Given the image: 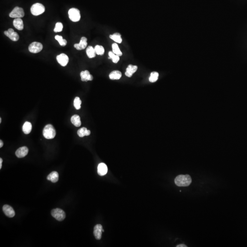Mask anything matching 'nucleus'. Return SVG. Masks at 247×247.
Masks as SVG:
<instances>
[{
  "mask_svg": "<svg viewBox=\"0 0 247 247\" xmlns=\"http://www.w3.org/2000/svg\"><path fill=\"white\" fill-rule=\"evenodd\" d=\"M174 182L178 186H188L191 183V178L188 174L179 175L175 179Z\"/></svg>",
  "mask_w": 247,
  "mask_h": 247,
  "instance_id": "f257e3e1",
  "label": "nucleus"
},
{
  "mask_svg": "<svg viewBox=\"0 0 247 247\" xmlns=\"http://www.w3.org/2000/svg\"><path fill=\"white\" fill-rule=\"evenodd\" d=\"M43 134L45 138L47 139H52L56 136V130L52 125L49 124L45 126L43 130Z\"/></svg>",
  "mask_w": 247,
  "mask_h": 247,
  "instance_id": "f03ea898",
  "label": "nucleus"
},
{
  "mask_svg": "<svg viewBox=\"0 0 247 247\" xmlns=\"http://www.w3.org/2000/svg\"><path fill=\"white\" fill-rule=\"evenodd\" d=\"M45 7L41 3H36L31 6V13L34 16H37L42 14L45 12Z\"/></svg>",
  "mask_w": 247,
  "mask_h": 247,
  "instance_id": "7ed1b4c3",
  "label": "nucleus"
},
{
  "mask_svg": "<svg viewBox=\"0 0 247 247\" xmlns=\"http://www.w3.org/2000/svg\"><path fill=\"white\" fill-rule=\"evenodd\" d=\"M68 15L70 20L74 22L79 21L81 18L80 11L75 8H72L69 10Z\"/></svg>",
  "mask_w": 247,
  "mask_h": 247,
  "instance_id": "20e7f679",
  "label": "nucleus"
},
{
  "mask_svg": "<svg viewBox=\"0 0 247 247\" xmlns=\"http://www.w3.org/2000/svg\"><path fill=\"white\" fill-rule=\"evenodd\" d=\"M51 215L53 217L59 221L64 220L66 216V213L64 211L59 208H57L52 210Z\"/></svg>",
  "mask_w": 247,
  "mask_h": 247,
  "instance_id": "39448f33",
  "label": "nucleus"
},
{
  "mask_svg": "<svg viewBox=\"0 0 247 247\" xmlns=\"http://www.w3.org/2000/svg\"><path fill=\"white\" fill-rule=\"evenodd\" d=\"M24 16V9L18 6H16L9 14V17L12 18H21Z\"/></svg>",
  "mask_w": 247,
  "mask_h": 247,
  "instance_id": "423d86ee",
  "label": "nucleus"
},
{
  "mask_svg": "<svg viewBox=\"0 0 247 247\" xmlns=\"http://www.w3.org/2000/svg\"><path fill=\"white\" fill-rule=\"evenodd\" d=\"M43 48V45L41 43L38 42H33L29 45V52L32 53L36 54L40 52Z\"/></svg>",
  "mask_w": 247,
  "mask_h": 247,
  "instance_id": "0eeeda50",
  "label": "nucleus"
},
{
  "mask_svg": "<svg viewBox=\"0 0 247 247\" xmlns=\"http://www.w3.org/2000/svg\"><path fill=\"white\" fill-rule=\"evenodd\" d=\"M4 34L13 41H17L19 40V35L13 29H9L7 31H4Z\"/></svg>",
  "mask_w": 247,
  "mask_h": 247,
  "instance_id": "6e6552de",
  "label": "nucleus"
},
{
  "mask_svg": "<svg viewBox=\"0 0 247 247\" xmlns=\"http://www.w3.org/2000/svg\"><path fill=\"white\" fill-rule=\"evenodd\" d=\"M57 60L61 66H65L68 64L69 59L66 54L62 53L57 56Z\"/></svg>",
  "mask_w": 247,
  "mask_h": 247,
  "instance_id": "1a4fd4ad",
  "label": "nucleus"
},
{
  "mask_svg": "<svg viewBox=\"0 0 247 247\" xmlns=\"http://www.w3.org/2000/svg\"><path fill=\"white\" fill-rule=\"evenodd\" d=\"M2 210L4 214L8 217L11 218L15 216V211L11 206H9L8 204H5L3 206Z\"/></svg>",
  "mask_w": 247,
  "mask_h": 247,
  "instance_id": "9d476101",
  "label": "nucleus"
},
{
  "mask_svg": "<svg viewBox=\"0 0 247 247\" xmlns=\"http://www.w3.org/2000/svg\"><path fill=\"white\" fill-rule=\"evenodd\" d=\"M87 45V38L85 37H82L81 38L80 43L79 44H75L74 46L77 50H81L85 49Z\"/></svg>",
  "mask_w": 247,
  "mask_h": 247,
  "instance_id": "9b49d317",
  "label": "nucleus"
},
{
  "mask_svg": "<svg viewBox=\"0 0 247 247\" xmlns=\"http://www.w3.org/2000/svg\"><path fill=\"white\" fill-rule=\"evenodd\" d=\"M29 152V149L26 147H22L18 148L17 150L16 151V155L17 158H22L25 157Z\"/></svg>",
  "mask_w": 247,
  "mask_h": 247,
  "instance_id": "f8f14e48",
  "label": "nucleus"
},
{
  "mask_svg": "<svg viewBox=\"0 0 247 247\" xmlns=\"http://www.w3.org/2000/svg\"><path fill=\"white\" fill-rule=\"evenodd\" d=\"M103 227L101 224H97L94 227L93 234L96 239L100 240L101 239Z\"/></svg>",
  "mask_w": 247,
  "mask_h": 247,
  "instance_id": "ddd939ff",
  "label": "nucleus"
},
{
  "mask_svg": "<svg viewBox=\"0 0 247 247\" xmlns=\"http://www.w3.org/2000/svg\"><path fill=\"white\" fill-rule=\"evenodd\" d=\"M138 66L134 65H129L126 69L125 75L128 77H131L133 74L136 72L137 70Z\"/></svg>",
  "mask_w": 247,
  "mask_h": 247,
  "instance_id": "4468645a",
  "label": "nucleus"
},
{
  "mask_svg": "<svg viewBox=\"0 0 247 247\" xmlns=\"http://www.w3.org/2000/svg\"><path fill=\"white\" fill-rule=\"evenodd\" d=\"M81 80L83 82H87L89 81H92L93 80V76L90 73L89 70H85L82 71L80 73Z\"/></svg>",
  "mask_w": 247,
  "mask_h": 247,
  "instance_id": "2eb2a0df",
  "label": "nucleus"
},
{
  "mask_svg": "<svg viewBox=\"0 0 247 247\" xmlns=\"http://www.w3.org/2000/svg\"><path fill=\"white\" fill-rule=\"evenodd\" d=\"M108 167L105 163H100L98 167V173L100 176H104L107 173Z\"/></svg>",
  "mask_w": 247,
  "mask_h": 247,
  "instance_id": "dca6fc26",
  "label": "nucleus"
},
{
  "mask_svg": "<svg viewBox=\"0 0 247 247\" xmlns=\"http://www.w3.org/2000/svg\"><path fill=\"white\" fill-rule=\"evenodd\" d=\"M14 27L18 30H22L24 28V22L21 18H16L13 22Z\"/></svg>",
  "mask_w": 247,
  "mask_h": 247,
  "instance_id": "f3484780",
  "label": "nucleus"
},
{
  "mask_svg": "<svg viewBox=\"0 0 247 247\" xmlns=\"http://www.w3.org/2000/svg\"><path fill=\"white\" fill-rule=\"evenodd\" d=\"M47 179L54 183L57 182L59 179V174L57 172H52L47 176Z\"/></svg>",
  "mask_w": 247,
  "mask_h": 247,
  "instance_id": "a211bd4d",
  "label": "nucleus"
},
{
  "mask_svg": "<svg viewBox=\"0 0 247 247\" xmlns=\"http://www.w3.org/2000/svg\"><path fill=\"white\" fill-rule=\"evenodd\" d=\"M122 77V73L119 70H114L110 74L109 77L111 80H119Z\"/></svg>",
  "mask_w": 247,
  "mask_h": 247,
  "instance_id": "6ab92c4d",
  "label": "nucleus"
},
{
  "mask_svg": "<svg viewBox=\"0 0 247 247\" xmlns=\"http://www.w3.org/2000/svg\"><path fill=\"white\" fill-rule=\"evenodd\" d=\"M32 126L31 123L26 121L22 126V131L25 134H29L32 130Z\"/></svg>",
  "mask_w": 247,
  "mask_h": 247,
  "instance_id": "aec40b11",
  "label": "nucleus"
},
{
  "mask_svg": "<svg viewBox=\"0 0 247 247\" xmlns=\"http://www.w3.org/2000/svg\"><path fill=\"white\" fill-rule=\"evenodd\" d=\"M91 131L85 127H82L77 131V134L80 137H83L85 136H89L90 135Z\"/></svg>",
  "mask_w": 247,
  "mask_h": 247,
  "instance_id": "412c9836",
  "label": "nucleus"
},
{
  "mask_svg": "<svg viewBox=\"0 0 247 247\" xmlns=\"http://www.w3.org/2000/svg\"><path fill=\"white\" fill-rule=\"evenodd\" d=\"M110 38L114 41L116 43L121 44L122 42L121 35L119 33H115L113 34L110 35Z\"/></svg>",
  "mask_w": 247,
  "mask_h": 247,
  "instance_id": "4be33fe9",
  "label": "nucleus"
},
{
  "mask_svg": "<svg viewBox=\"0 0 247 247\" xmlns=\"http://www.w3.org/2000/svg\"><path fill=\"white\" fill-rule=\"evenodd\" d=\"M71 122L75 126L79 127L81 126V119L79 115L75 114L72 116L71 118Z\"/></svg>",
  "mask_w": 247,
  "mask_h": 247,
  "instance_id": "5701e85b",
  "label": "nucleus"
},
{
  "mask_svg": "<svg viewBox=\"0 0 247 247\" xmlns=\"http://www.w3.org/2000/svg\"><path fill=\"white\" fill-rule=\"evenodd\" d=\"M86 53L87 57L89 58H93L96 57V52L94 48L92 46H89L86 49Z\"/></svg>",
  "mask_w": 247,
  "mask_h": 247,
  "instance_id": "b1692460",
  "label": "nucleus"
},
{
  "mask_svg": "<svg viewBox=\"0 0 247 247\" xmlns=\"http://www.w3.org/2000/svg\"><path fill=\"white\" fill-rule=\"evenodd\" d=\"M109 59H111L114 63H117L120 60L119 56L116 55L113 51H110L109 53Z\"/></svg>",
  "mask_w": 247,
  "mask_h": 247,
  "instance_id": "393cba45",
  "label": "nucleus"
},
{
  "mask_svg": "<svg viewBox=\"0 0 247 247\" xmlns=\"http://www.w3.org/2000/svg\"><path fill=\"white\" fill-rule=\"evenodd\" d=\"M112 48L113 52L116 55H118L119 57H121L122 55V53L119 49L118 45H117V43H113L112 45Z\"/></svg>",
  "mask_w": 247,
  "mask_h": 247,
  "instance_id": "a878e982",
  "label": "nucleus"
},
{
  "mask_svg": "<svg viewBox=\"0 0 247 247\" xmlns=\"http://www.w3.org/2000/svg\"><path fill=\"white\" fill-rule=\"evenodd\" d=\"M94 49H95L96 54H98V55L103 56L105 53V49L103 48V46H102V45H97L95 46Z\"/></svg>",
  "mask_w": 247,
  "mask_h": 247,
  "instance_id": "bb28decb",
  "label": "nucleus"
},
{
  "mask_svg": "<svg viewBox=\"0 0 247 247\" xmlns=\"http://www.w3.org/2000/svg\"><path fill=\"white\" fill-rule=\"evenodd\" d=\"M159 74L156 71H154L151 73L150 77H149V80L151 82H155L158 80Z\"/></svg>",
  "mask_w": 247,
  "mask_h": 247,
  "instance_id": "cd10ccee",
  "label": "nucleus"
},
{
  "mask_svg": "<svg viewBox=\"0 0 247 247\" xmlns=\"http://www.w3.org/2000/svg\"><path fill=\"white\" fill-rule=\"evenodd\" d=\"M55 39L57 40L59 42V44L61 46H65L67 44V41L65 39H63V37L60 35H56L55 36Z\"/></svg>",
  "mask_w": 247,
  "mask_h": 247,
  "instance_id": "c85d7f7f",
  "label": "nucleus"
},
{
  "mask_svg": "<svg viewBox=\"0 0 247 247\" xmlns=\"http://www.w3.org/2000/svg\"><path fill=\"white\" fill-rule=\"evenodd\" d=\"M82 101L79 97H76L74 101V106L75 108L77 110H80L81 109Z\"/></svg>",
  "mask_w": 247,
  "mask_h": 247,
  "instance_id": "c756f323",
  "label": "nucleus"
},
{
  "mask_svg": "<svg viewBox=\"0 0 247 247\" xmlns=\"http://www.w3.org/2000/svg\"><path fill=\"white\" fill-rule=\"evenodd\" d=\"M63 26L61 22H57L56 24V26L54 28V32L57 33V32H61L63 29Z\"/></svg>",
  "mask_w": 247,
  "mask_h": 247,
  "instance_id": "7c9ffc66",
  "label": "nucleus"
},
{
  "mask_svg": "<svg viewBox=\"0 0 247 247\" xmlns=\"http://www.w3.org/2000/svg\"><path fill=\"white\" fill-rule=\"evenodd\" d=\"M2 159L1 158H0V170L1 169V167H2Z\"/></svg>",
  "mask_w": 247,
  "mask_h": 247,
  "instance_id": "2f4dec72",
  "label": "nucleus"
},
{
  "mask_svg": "<svg viewBox=\"0 0 247 247\" xmlns=\"http://www.w3.org/2000/svg\"><path fill=\"white\" fill-rule=\"evenodd\" d=\"M177 247H187V246L184 244H180V245H177Z\"/></svg>",
  "mask_w": 247,
  "mask_h": 247,
  "instance_id": "473e14b6",
  "label": "nucleus"
},
{
  "mask_svg": "<svg viewBox=\"0 0 247 247\" xmlns=\"http://www.w3.org/2000/svg\"><path fill=\"white\" fill-rule=\"evenodd\" d=\"M3 142H2V141H1H1H0V147H1H1H3Z\"/></svg>",
  "mask_w": 247,
  "mask_h": 247,
  "instance_id": "72a5a7b5",
  "label": "nucleus"
},
{
  "mask_svg": "<svg viewBox=\"0 0 247 247\" xmlns=\"http://www.w3.org/2000/svg\"><path fill=\"white\" fill-rule=\"evenodd\" d=\"M1 119L0 118V123H1Z\"/></svg>",
  "mask_w": 247,
  "mask_h": 247,
  "instance_id": "f704fd0d",
  "label": "nucleus"
}]
</instances>
